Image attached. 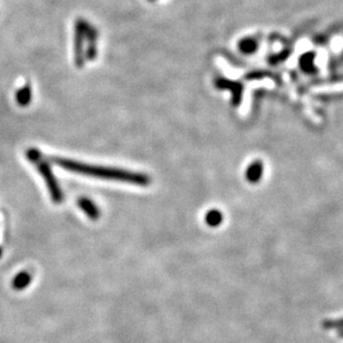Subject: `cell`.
I'll return each mask as SVG.
<instances>
[{
    "mask_svg": "<svg viewBox=\"0 0 343 343\" xmlns=\"http://www.w3.org/2000/svg\"><path fill=\"white\" fill-rule=\"evenodd\" d=\"M51 162L59 168L64 169L70 173L80 174L85 176H92V177L103 178L108 180H115V182H123L138 186H147L151 184V177L146 174L138 173V172H132L127 170L107 168V166L89 165L80 162L62 159V157H51Z\"/></svg>",
    "mask_w": 343,
    "mask_h": 343,
    "instance_id": "obj_1",
    "label": "cell"
},
{
    "mask_svg": "<svg viewBox=\"0 0 343 343\" xmlns=\"http://www.w3.org/2000/svg\"><path fill=\"white\" fill-rule=\"evenodd\" d=\"M26 157L27 160H29L30 163L38 170L39 174L42 175V177L45 180V184H46L47 186L49 195H51L52 201L55 203V204H60V203L64 201V194H62L60 185L58 183L56 176L51 168V164H49V162L44 159L43 153L37 150V148L31 147L26 151Z\"/></svg>",
    "mask_w": 343,
    "mask_h": 343,
    "instance_id": "obj_2",
    "label": "cell"
},
{
    "mask_svg": "<svg viewBox=\"0 0 343 343\" xmlns=\"http://www.w3.org/2000/svg\"><path fill=\"white\" fill-rule=\"evenodd\" d=\"M85 19H78L76 22V28H75V62L77 67H83L85 64V51H84V44H85Z\"/></svg>",
    "mask_w": 343,
    "mask_h": 343,
    "instance_id": "obj_3",
    "label": "cell"
},
{
    "mask_svg": "<svg viewBox=\"0 0 343 343\" xmlns=\"http://www.w3.org/2000/svg\"><path fill=\"white\" fill-rule=\"evenodd\" d=\"M214 85L219 89H229L232 95V105L238 106L243 98V85L240 82H233L224 77H218L214 80Z\"/></svg>",
    "mask_w": 343,
    "mask_h": 343,
    "instance_id": "obj_4",
    "label": "cell"
},
{
    "mask_svg": "<svg viewBox=\"0 0 343 343\" xmlns=\"http://www.w3.org/2000/svg\"><path fill=\"white\" fill-rule=\"evenodd\" d=\"M85 42H87V47H86L85 52L86 59L94 60L97 56V30L87 21L85 25Z\"/></svg>",
    "mask_w": 343,
    "mask_h": 343,
    "instance_id": "obj_5",
    "label": "cell"
},
{
    "mask_svg": "<svg viewBox=\"0 0 343 343\" xmlns=\"http://www.w3.org/2000/svg\"><path fill=\"white\" fill-rule=\"evenodd\" d=\"M264 165L263 162L260 160H255L247 166L245 171V178L251 184H257L263 176Z\"/></svg>",
    "mask_w": 343,
    "mask_h": 343,
    "instance_id": "obj_6",
    "label": "cell"
},
{
    "mask_svg": "<svg viewBox=\"0 0 343 343\" xmlns=\"http://www.w3.org/2000/svg\"><path fill=\"white\" fill-rule=\"evenodd\" d=\"M77 203L79 209L84 212L88 219L96 221L101 218V211L92 200H89L87 197H79Z\"/></svg>",
    "mask_w": 343,
    "mask_h": 343,
    "instance_id": "obj_7",
    "label": "cell"
},
{
    "mask_svg": "<svg viewBox=\"0 0 343 343\" xmlns=\"http://www.w3.org/2000/svg\"><path fill=\"white\" fill-rule=\"evenodd\" d=\"M31 98H33V92H31V87L29 84H26L22 86L16 92V103L20 107L28 106L31 103Z\"/></svg>",
    "mask_w": 343,
    "mask_h": 343,
    "instance_id": "obj_8",
    "label": "cell"
},
{
    "mask_svg": "<svg viewBox=\"0 0 343 343\" xmlns=\"http://www.w3.org/2000/svg\"><path fill=\"white\" fill-rule=\"evenodd\" d=\"M31 279H33L31 278V274L29 272H27V271L19 272L12 280L11 282L12 288L16 291L25 290V288L31 283Z\"/></svg>",
    "mask_w": 343,
    "mask_h": 343,
    "instance_id": "obj_9",
    "label": "cell"
},
{
    "mask_svg": "<svg viewBox=\"0 0 343 343\" xmlns=\"http://www.w3.org/2000/svg\"><path fill=\"white\" fill-rule=\"evenodd\" d=\"M205 222L211 228H218L223 222V214L219 210H211L205 214Z\"/></svg>",
    "mask_w": 343,
    "mask_h": 343,
    "instance_id": "obj_10",
    "label": "cell"
},
{
    "mask_svg": "<svg viewBox=\"0 0 343 343\" xmlns=\"http://www.w3.org/2000/svg\"><path fill=\"white\" fill-rule=\"evenodd\" d=\"M313 59H314V54H306V55L302 56L300 60V66L304 73L312 75L317 71V69H315L314 67Z\"/></svg>",
    "mask_w": 343,
    "mask_h": 343,
    "instance_id": "obj_11",
    "label": "cell"
},
{
    "mask_svg": "<svg viewBox=\"0 0 343 343\" xmlns=\"http://www.w3.org/2000/svg\"><path fill=\"white\" fill-rule=\"evenodd\" d=\"M238 49L243 53L249 55V54H253L256 51V43L253 39H243L238 44Z\"/></svg>",
    "mask_w": 343,
    "mask_h": 343,
    "instance_id": "obj_12",
    "label": "cell"
},
{
    "mask_svg": "<svg viewBox=\"0 0 343 343\" xmlns=\"http://www.w3.org/2000/svg\"><path fill=\"white\" fill-rule=\"evenodd\" d=\"M323 327L324 328H328V329H340V330H342L343 329V319L341 320H332V321H326L323 323Z\"/></svg>",
    "mask_w": 343,
    "mask_h": 343,
    "instance_id": "obj_13",
    "label": "cell"
},
{
    "mask_svg": "<svg viewBox=\"0 0 343 343\" xmlns=\"http://www.w3.org/2000/svg\"><path fill=\"white\" fill-rule=\"evenodd\" d=\"M2 254H3V249H2V247H1V246H0V259H1V256H2Z\"/></svg>",
    "mask_w": 343,
    "mask_h": 343,
    "instance_id": "obj_14",
    "label": "cell"
},
{
    "mask_svg": "<svg viewBox=\"0 0 343 343\" xmlns=\"http://www.w3.org/2000/svg\"><path fill=\"white\" fill-rule=\"evenodd\" d=\"M339 336L343 338V329H342V330H340V331H339Z\"/></svg>",
    "mask_w": 343,
    "mask_h": 343,
    "instance_id": "obj_15",
    "label": "cell"
},
{
    "mask_svg": "<svg viewBox=\"0 0 343 343\" xmlns=\"http://www.w3.org/2000/svg\"><path fill=\"white\" fill-rule=\"evenodd\" d=\"M150 1H154V0H150Z\"/></svg>",
    "mask_w": 343,
    "mask_h": 343,
    "instance_id": "obj_16",
    "label": "cell"
}]
</instances>
